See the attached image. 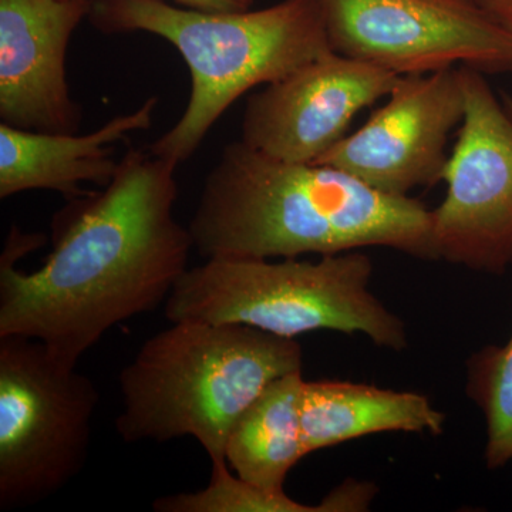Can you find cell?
Wrapping results in <instances>:
<instances>
[{
    "instance_id": "cell-1",
    "label": "cell",
    "mask_w": 512,
    "mask_h": 512,
    "mask_svg": "<svg viewBox=\"0 0 512 512\" xmlns=\"http://www.w3.org/2000/svg\"><path fill=\"white\" fill-rule=\"evenodd\" d=\"M178 165L128 150L113 180L67 200L39 269L18 261L42 235L13 229L0 259V336L40 340L77 365L114 326L156 311L188 271L194 241L174 217Z\"/></svg>"
},
{
    "instance_id": "cell-7",
    "label": "cell",
    "mask_w": 512,
    "mask_h": 512,
    "mask_svg": "<svg viewBox=\"0 0 512 512\" xmlns=\"http://www.w3.org/2000/svg\"><path fill=\"white\" fill-rule=\"evenodd\" d=\"M464 117L444 165L447 192L431 210L436 259L481 274L512 268V117L484 73L458 67Z\"/></svg>"
},
{
    "instance_id": "cell-11",
    "label": "cell",
    "mask_w": 512,
    "mask_h": 512,
    "mask_svg": "<svg viewBox=\"0 0 512 512\" xmlns=\"http://www.w3.org/2000/svg\"><path fill=\"white\" fill-rule=\"evenodd\" d=\"M92 0H0V120L20 130L77 133L66 53Z\"/></svg>"
},
{
    "instance_id": "cell-9",
    "label": "cell",
    "mask_w": 512,
    "mask_h": 512,
    "mask_svg": "<svg viewBox=\"0 0 512 512\" xmlns=\"http://www.w3.org/2000/svg\"><path fill=\"white\" fill-rule=\"evenodd\" d=\"M458 67L400 76L377 109L316 163L332 165L376 190L407 197L441 181L447 143L463 121Z\"/></svg>"
},
{
    "instance_id": "cell-2",
    "label": "cell",
    "mask_w": 512,
    "mask_h": 512,
    "mask_svg": "<svg viewBox=\"0 0 512 512\" xmlns=\"http://www.w3.org/2000/svg\"><path fill=\"white\" fill-rule=\"evenodd\" d=\"M194 249L212 258H299L390 248L436 259L431 210L319 163H286L228 144L204 181L190 224Z\"/></svg>"
},
{
    "instance_id": "cell-14",
    "label": "cell",
    "mask_w": 512,
    "mask_h": 512,
    "mask_svg": "<svg viewBox=\"0 0 512 512\" xmlns=\"http://www.w3.org/2000/svg\"><path fill=\"white\" fill-rule=\"evenodd\" d=\"M302 370L278 377L239 416L229 433L225 458L249 483L284 490L286 476L303 457Z\"/></svg>"
},
{
    "instance_id": "cell-8",
    "label": "cell",
    "mask_w": 512,
    "mask_h": 512,
    "mask_svg": "<svg viewBox=\"0 0 512 512\" xmlns=\"http://www.w3.org/2000/svg\"><path fill=\"white\" fill-rule=\"evenodd\" d=\"M330 46L397 76L512 72V39L478 0H318Z\"/></svg>"
},
{
    "instance_id": "cell-13",
    "label": "cell",
    "mask_w": 512,
    "mask_h": 512,
    "mask_svg": "<svg viewBox=\"0 0 512 512\" xmlns=\"http://www.w3.org/2000/svg\"><path fill=\"white\" fill-rule=\"evenodd\" d=\"M446 414L429 397L340 380H305L302 441L306 456L370 434L443 433Z\"/></svg>"
},
{
    "instance_id": "cell-12",
    "label": "cell",
    "mask_w": 512,
    "mask_h": 512,
    "mask_svg": "<svg viewBox=\"0 0 512 512\" xmlns=\"http://www.w3.org/2000/svg\"><path fill=\"white\" fill-rule=\"evenodd\" d=\"M158 97L114 117L87 134L43 133L0 124V198L47 190L67 200L82 195L83 184L106 187L116 174V144L153 124Z\"/></svg>"
},
{
    "instance_id": "cell-3",
    "label": "cell",
    "mask_w": 512,
    "mask_h": 512,
    "mask_svg": "<svg viewBox=\"0 0 512 512\" xmlns=\"http://www.w3.org/2000/svg\"><path fill=\"white\" fill-rule=\"evenodd\" d=\"M89 18L104 33L163 37L183 57L190 100L177 124L150 146L177 165L239 97L333 52L318 0L238 12L178 8L165 0H92Z\"/></svg>"
},
{
    "instance_id": "cell-15",
    "label": "cell",
    "mask_w": 512,
    "mask_h": 512,
    "mask_svg": "<svg viewBox=\"0 0 512 512\" xmlns=\"http://www.w3.org/2000/svg\"><path fill=\"white\" fill-rule=\"evenodd\" d=\"M467 394L487 426L485 464L490 470L512 461V335L503 346H485L467 360Z\"/></svg>"
},
{
    "instance_id": "cell-17",
    "label": "cell",
    "mask_w": 512,
    "mask_h": 512,
    "mask_svg": "<svg viewBox=\"0 0 512 512\" xmlns=\"http://www.w3.org/2000/svg\"><path fill=\"white\" fill-rule=\"evenodd\" d=\"M376 490L369 483H345L323 498V512L366 511Z\"/></svg>"
},
{
    "instance_id": "cell-19",
    "label": "cell",
    "mask_w": 512,
    "mask_h": 512,
    "mask_svg": "<svg viewBox=\"0 0 512 512\" xmlns=\"http://www.w3.org/2000/svg\"><path fill=\"white\" fill-rule=\"evenodd\" d=\"M490 18L512 39V0H478Z\"/></svg>"
},
{
    "instance_id": "cell-20",
    "label": "cell",
    "mask_w": 512,
    "mask_h": 512,
    "mask_svg": "<svg viewBox=\"0 0 512 512\" xmlns=\"http://www.w3.org/2000/svg\"><path fill=\"white\" fill-rule=\"evenodd\" d=\"M501 101H503L507 113L512 117V97L508 96V94H503V96H501Z\"/></svg>"
},
{
    "instance_id": "cell-10",
    "label": "cell",
    "mask_w": 512,
    "mask_h": 512,
    "mask_svg": "<svg viewBox=\"0 0 512 512\" xmlns=\"http://www.w3.org/2000/svg\"><path fill=\"white\" fill-rule=\"evenodd\" d=\"M400 76L332 52L249 97L241 141L286 163H316L348 136L366 107L389 96Z\"/></svg>"
},
{
    "instance_id": "cell-6",
    "label": "cell",
    "mask_w": 512,
    "mask_h": 512,
    "mask_svg": "<svg viewBox=\"0 0 512 512\" xmlns=\"http://www.w3.org/2000/svg\"><path fill=\"white\" fill-rule=\"evenodd\" d=\"M100 393L26 336H0V510L32 507L82 473Z\"/></svg>"
},
{
    "instance_id": "cell-5",
    "label": "cell",
    "mask_w": 512,
    "mask_h": 512,
    "mask_svg": "<svg viewBox=\"0 0 512 512\" xmlns=\"http://www.w3.org/2000/svg\"><path fill=\"white\" fill-rule=\"evenodd\" d=\"M372 276V259L360 251L318 261L212 258L185 272L164 313L170 322L241 323L289 339L315 330L360 333L402 352L406 323L370 291Z\"/></svg>"
},
{
    "instance_id": "cell-4",
    "label": "cell",
    "mask_w": 512,
    "mask_h": 512,
    "mask_svg": "<svg viewBox=\"0 0 512 512\" xmlns=\"http://www.w3.org/2000/svg\"><path fill=\"white\" fill-rule=\"evenodd\" d=\"M302 369L296 339L241 323L171 322L121 370L117 433L126 443L192 437L211 461L227 460L239 416L278 377Z\"/></svg>"
},
{
    "instance_id": "cell-16",
    "label": "cell",
    "mask_w": 512,
    "mask_h": 512,
    "mask_svg": "<svg viewBox=\"0 0 512 512\" xmlns=\"http://www.w3.org/2000/svg\"><path fill=\"white\" fill-rule=\"evenodd\" d=\"M156 512H323L322 505L292 500L285 490H268L231 473L227 460L211 461L207 487L195 493L163 495Z\"/></svg>"
},
{
    "instance_id": "cell-18",
    "label": "cell",
    "mask_w": 512,
    "mask_h": 512,
    "mask_svg": "<svg viewBox=\"0 0 512 512\" xmlns=\"http://www.w3.org/2000/svg\"><path fill=\"white\" fill-rule=\"evenodd\" d=\"M185 8L211 10V12H238L248 10L254 0H174Z\"/></svg>"
}]
</instances>
